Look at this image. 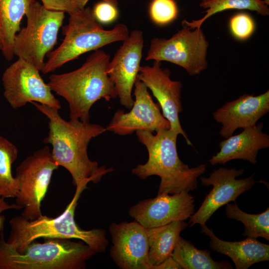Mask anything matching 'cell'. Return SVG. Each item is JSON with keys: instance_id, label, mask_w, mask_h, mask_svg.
Returning <instances> with one entry per match:
<instances>
[{"instance_id": "obj_6", "label": "cell", "mask_w": 269, "mask_h": 269, "mask_svg": "<svg viewBox=\"0 0 269 269\" xmlns=\"http://www.w3.org/2000/svg\"><path fill=\"white\" fill-rule=\"evenodd\" d=\"M62 30L64 38L57 48L47 54L48 59L41 71L43 74L54 72L86 52L123 41L129 35L128 27L123 23L116 24L111 30L105 29L90 7L70 14L68 23Z\"/></svg>"}, {"instance_id": "obj_16", "label": "cell", "mask_w": 269, "mask_h": 269, "mask_svg": "<svg viewBox=\"0 0 269 269\" xmlns=\"http://www.w3.org/2000/svg\"><path fill=\"white\" fill-rule=\"evenodd\" d=\"M161 62L154 61L152 66H140L137 79L142 81L156 99L163 116L170 123V129L181 134L187 144L193 146L182 129L179 114L182 111L181 82L170 78V71L161 67Z\"/></svg>"}, {"instance_id": "obj_34", "label": "cell", "mask_w": 269, "mask_h": 269, "mask_svg": "<svg viewBox=\"0 0 269 269\" xmlns=\"http://www.w3.org/2000/svg\"><path fill=\"white\" fill-rule=\"evenodd\" d=\"M264 1L265 2V3L267 5H269V0H264Z\"/></svg>"}, {"instance_id": "obj_19", "label": "cell", "mask_w": 269, "mask_h": 269, "mask_svg": "<svg viewBox=\"0 0 269 269\" xmlns=\"http://www.w3.org/2000/svg\"><path fill=\"white\" fill-rule=\"evenodd\" d=\"M201 227V232L210 238V248L230 258L236 269H248L255 264L269 260V245L256 238L247 237L241 241H225L218 238L206 224Z\"/></svg>"}, {"instance_id": "obj_20", "label": "cell", "mask_w": 269, "mask_h": 269, "mask_svg": "<svg viewBox=\"0 0 269 269\" xmlns=\"http://www.w3.org/2000/svg\"><path fill=\"white\" fill-rule=\"evenodd\" d=\"M188 226L185 221L146 228L148 242V259L153 267L171 257L180 233Z\"/></svg>"}, {"instance_id": "obj_21", "label": "cell", "mask_w": 269, "mask_h": 269, "mask_svg": "<svg viewBox=\"0 0 269 269\" xmlns=\"http://www.w3.org/2000/svg\"><path fill=\"white\" fill-rule=\"evenodd\" d=\"M35 0H0V33L2 36L1 49L4 58L13 57V41L20 30V22L30 5Z\"/></svg>"}, {"instance_id": "obj_23", "label": "cell", "mask_w": 269, "mask_h": 269, "mask_svg": "<svg viewBox=\"0 0 269 269\" xmlns=\"http://www.w3.org/2000/svg\"><path fill=\"white\" fill-rule=\"evenodd\" d=\"M200 6L206 9L205 14L200 19L189 22L184 19L182 25L191 29L199 28L202 24L209 17L224 10L229 9H248L257 12L258 14L266 16L269 14V8L262 0H208L202 1Z\"/></svg>"}, {"instance_id": "obj_27", "label": "cell", "mask_w": 269, "mask_h": 269, "mask_svg": "<svg viewBox=\"0 0 269 269\" xmlns=\"http://www.w3.org/2000/svg\"><path fill=\"white\" fill-rule=\"evenodd\" d=\"M229 28L232 35L237 39L244 40L253 33L255 23L253 18L246 13H239L233 16L229 21Z\"/></svg>"}, {"instance_id": "obj_9", "label": "cell", "mask_w": 269, "mask_h": 269, "mask_svg": "<svg viewBox=\"0 0 269 269\" xmlns=\"http://www.w3.org/2000/svg\"><path fill=\"white\" fill-rule=\"evenodd\" d=\"M209 42L200 28L182 25L170 38H153L145 60L167 61L184 68L190 76L200 74L208 67Z\"/></svg>"}, {"instance_id": "obj_1", "label": "cell", "mask_w": 269, "mask_h": 269, "mask_svg": "<svg viewBox=\"0 0 269 269\" xmlns=\"http://www.w3.org/2000/svg\"><path fill=\"white\" fill-rule=\"evenodd\" d=\"M31 103L48 119L49 131L43 142L51 145L53 159L70 173L76 190L85 189L90 182L98 183L103 176L114 170L99 166L88 155L89 142L106 131L105 128L79 120L67 121L58 110L38 103Z\"/></svg>"}, {"instance_id": "obj_31", "label": "cell", "mask_w": 269, "mask_h": 269, "mask_svg": "<svg viewBox=\"0 0 269 269\" xmlns=\"http://www.w3.org/2000/svg\"><path fill=\"white\" fill-rule=\"evenodd\" d=\"M181 269L180 266L172 257H169L160 264L153 267L152 269Z\"/></svg>"}, {"instance_id": "obj_30", "label": "cell", "mask_w": 269, "mask_h": 269, "mask_svg": "<svg viewBox=\"0 0 269 269\" xmlns=\"http://www.w3.org/2000/svg\"><path fill=\"white\" fill-rule=\"evenodd\" d=\"M9 209H19V208L15 203L8 204V202L4 200V198L0 196V234L3 231L5 221V217L3 215H1V213Z\"/></svg>"}, {"instance_id": "obj_18", "label": "cell", "mask_w": 269, "mask_h": 269, "mask_svg": "<svg viewBox=\"0 0 269 269\" xmlns=\"http://www.w3.org/2000/svg\"><path fill=\"white\" fill-rule=\"evenodd\" d=\"M263 128L264 124L259 123L221 141L219 151L212 156L209 162L214 166L234 159H243L256 164L259 151L269 147V135L263 132Z\"/></svg>"}, {"instance_id": "obj_5", "label": "cell", "mask_w": 269, "mask_h": 269, "mask_svg": "<svg viewBox=\"0 0 269 269\" xmlns=\"http://www.w3.org/2000/svg\"><path fill=\"white\" fill-rule=\"evenodd\" d=\"M32 241L19 253L0 234V269H84L96 253L84 242L68 239Z\"/></svg>"}, {"instance_id": "obj_14", "label": "cell", "mask_w": 269, "mask_h": 269, "mask_svg": "<svg viewBox=\"0 0 269 269\" xmlns=\"http://www.w3.org/2000/svg\"><path fill=\"white\" fill-rule=\"evenodd\" d=\"M143 44L142 32L133 30L116 52L107 68L121 104L128 109L134 102L132 93L140 67Z\"/></svg>"}, {"instance_id": "obj_2", "label": "cell", "mask_w": 269, "mask_h": 269, "mask_svg": "<svg viewBox=\"0 0 269 269\" xmlns=\"http://www.w3.org/2000/svg\"><path fill=\"white\" fill-rule=\"evenodd\" d=\"M110 56L98 49L79 68L65 73L51 74L47 83L52 91L68 103L70 120L90 122V111L98 100L110 101L118 97L107 68Z\"/></svg>"}, {"instance_id": "obj_8", "label": "cell", "mask_w": 269, "mask_h": 269, "mask_svg": "<svg viewBox=\"0 0 269 269\" xmlns=\"http://www.w3.org/2000/svg\"><path fill=\"white\" fill-rule=\"evenodd\" d=\"M59 166L55 162L48 146L34 151L16 168L15 177L19 184L15 204L23 209L21 216L33 220L42 215L41 204L44 198L53 173Z\"/></svg>"}, {"instance_id": "obj_28", "label": "cell", "mask_w": 269, "mask_h": 269, "mask_svg": "<svg viewBox=\"0 0 269 269\" xmlns=\"http://www.w3.org/2000/svg\"><path fill=\"white\" fill-rule=\"evenodd\" d=\"M92 10L96 20L104 24L113 22L119 15L118 10L116 6L103 0L96 3Z\"/></svg>"}, {"instance_id": "obj_4", "label": "cell", "mask_w": 269, "mask_h": 269, "mask_svg": "<svg viewBox=\"0 0 269 269\" xmlns=\"http://www.w3.org/2000/svg\"><path fill=\"white\" fill-rule=\"evenodd\" d=\"M83 189L76 190L74 196L64 212L55 218L41 215L27 220L16 215L9 221L10 232L6 242L17 252L22 253L26 246L38 238L77 239L84 242L96 253L106 250L109 241L106 231L97 228L82 229L76 223L75 212L78 201Z\"/></svg>"}, {"instance_id": "obj_24", "label": "cell", "mask_w": 269, "mask_h": 269, "mask_svg": "<svg viewBox=\"0 0 269 269\" xmlns=\"http://www.w3.org/2000/svg\"><path fill=\"white\" fill-rule=\"evenodd\" d=\"M18 153L17 147L0 135V196L4 198L16 197L18 193L19 184L11 172Z\"/></svg>"}, {"instance_id": "obj_13", "label": "cell", "mask_w": 269, "mask_h": 269, "mask_svg": "<svg viewBox=\"0 0 269 269\" xmlns=\"http://www.w3.org/2000/svg\"><path fill=\"white\" fill-rule=\"evenodd\" d=\"M194 197L186 191L174 194H158L154 198L139 201L130 207L129 214L146 228L176 221H186L194 213Z\"/></svg>"}, {"instance_id": "obj_26", "label": "cell", "mask_w": 269, "mask_h": 269, "mask_svg": "<svg viewBox=\"0 0 269 269\" xmlns=\"http://www.w3.org/2000/svg\"><path fill=\"white\" fill-rule=\"evenodd\" d=\"M178 7L174 0H152L149 14L152 21L159 25L167 24L176 18Z\"/></svg>"}, {"instance_id": "obj_7", "label": "cell", "mask_w": 269, "mask_h": 269, "mask_svg": "<svg viewBox=\"0 0 269 269\" xmlns=\"http://www.w3.org/2000/svg\"><path fill=\"white\" fill-rule=\"evenodd\" d=\"M65 13L47 9L35 0L26 14V26L21 28L15 36L14 55L41 71L45 56L52 50L57 43Z\"/></svg>"}, {"instance_id": "obj_10", "label": "cell", "mask_w": 269, "mask_h": 269, "mask_svg": "<svg viewBox=\"0 0 269 269\" xmlns=\"http://www.w3.org/2000/svg\"><path fill=\"white\" fill-rule=\"evenodd\" d=\"M40 71L24 60L18 58L2 76L3 96L13 109L36 102L57 110L61 106L40 75Z\"/></svg>"}, {"instance_id": "obj_35", "label": "cell", "mask_w": 269, "mask_h": 269, "mask_svg": "<svg viewBox=\"0 0 269 269\" xmlns=\"http://www.w3.org/2000/svg\"><path fill=\"white\" fill-rule=\"evenodd\" d=\"M202 1H206V0H201Z\"/></svg>"}, {"instance_id": "obj_25", "label": "cell", "mask_w": 269, "mask_h": 269, "mask_svg": "<svg viewBox=\"0 0 269 269\" xmlns=\"http://www.w3.org/2000/svg\"><path fill=\"white\" fill-rule=\"evenodd\" d=\"M235 203L226 204V214L228 218L244 224L245 230L242 236L254 238L263 237L269 241V208L260 214H251L241 210Z\"/></svg>"}, {"instance_id": "obj_17", "label": "cell", "mask_w": 269, "mask_h": 269, "mask_svg": "<svg viewBox=\"0 0 269 269\" xmlns=\"http://www.w3.org/2000/svg\"><path fill=\"white\" fill-rule=\"evenodd\" d=\"M269 112V90L258 96L245 94L225 103L213 112L215 121L222 125L219 134L226 138L237 129L253 127Z\"/></svg>"}, {"instance_id": "obj_33", "label": "cell", "mask_w": 269, "mask_h": 269, "mask_svg": "<svg viewBox=\"0 0 269 269\" xmlns=\"http://www.w3.org/2000/svg\"><path fill=\"white\" fill-rule=\"evenodd\" d=\"M2 36L0 33V50H1L2 48Z\"/></svg>"}, {"instance_id": "obj_3", "label": "cell", "mask_w": 269, "mask_h": 269, "mask_svg": "<svg viewBox=\"0 0 269 269\" xmlns=\"http://www.w3.org/2000/svg\"><path fill=\"white\" fill-rule=\"evenodd\" d=\"M138 141L146 148V163L137 165L132 173L141 179L152 175L160 178L158 194L189 192L197 187L198 178L206 169V164L189 167L178 156L176 140L179 134L171 129L161 130L155 134L148 131L136 132Z\"/></svg>"}, {"instance_id": "obj_12", "label": "cell", "mask_w": 269, "mask_h": 269, "mask_svg": "<svg viewBox=\"0 0 269 269\" xmlns=\"http://www.w3.org/2000/svg\"><path fill=\"white\" fill-rule=\"evenodd\" d=\"M134 87L135 99L131 110L127 113L117 110L106 131L126 135L139 130L153 133L170 129V123L161 113L160 106L154 103L144 83L137 79Z\"/></svg>"}, {"instance_id": "obj_29", "label": "cell", "mask_w": 269, "mask_h": 269, "mask_svg": "<svg viewBox=\"0 0 269 269\" xmlns=\"http://www.w3.org/2000/svg\"><path fill=\"white\" fill-rule=\"evenodd\" d=\"M42 5L47 9L61 11L69 15L79 9L72 0H41Z\"/></svg>"}, {"instance_id": "obj_11", "label": "cell", "mask_w": 269, "mask_h": 269, "mask_svg": "<svg viewBox=\"0 0 269 269\" xmlns=\"http://www.w3.org/2000/svg\"><path fill=\"white\" fill-rule=\"evenodd\" d=\"M244 172L243 169L221 167L214 170L208 177H200L202 185H212L213 188L198 210L189 218L190 227L197 224L200 226L206 224L219 208L231 201L235 202L241 194L252 188L256 183L254 178L255 173L245 178H236Z\"/></svg>"}, {"instance_id": "obj_15", "label": "cell", "mask_w": 269, "mask_h": 269, "mask_svg": "<svg viewBox=\"0 0 269 269\" xmlns=\"http://www.w3.org/2000/svg\"><path fill=\"white\" fill-rule=\"evenodd\" d=\"M110 256L121 269H151L146 228L135 221L112 223Z\"/></svg>"}, {"instance_id": "obj_22", "label": "cell", "mask_w": 269, "mask_h": 269, "mask_svg": "<svg viewBox=\"0 0 269 269\" xmlns=\"http://www.w3.org/2000/svg\"><path fill=\"white\" fill-rule=\"evenodd\" d=\"M211 252L198 249L190 242L180 236L172 258L182 269H229L232 265L225 261H215Z\"/></svg>"}, {"instance_id": "obj_32", "label": "cell", "mask_w": 269, "mask_h": 269, "mask_svg": "<svg viewBox=\"0 0 269 269\" xmlns=\"http://www.w3.org/2000/svg\"><path fill=\"white\" fill-rule=\"evenodd\" d=\"M108 2L115 6H117L118 5V0H102ZM74 3L77 6L79 9H82L85 8V6L87 4L88 0H72Z\"/></svg>"}]
</instances>
